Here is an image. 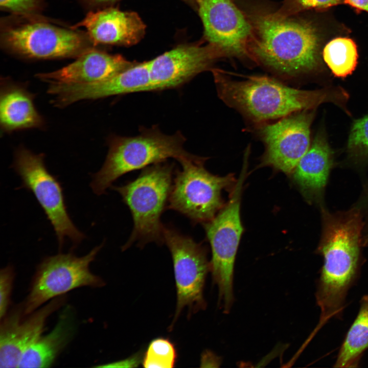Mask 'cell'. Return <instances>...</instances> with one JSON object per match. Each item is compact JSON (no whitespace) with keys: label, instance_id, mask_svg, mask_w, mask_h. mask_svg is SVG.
I'll return each instance as SVG.
<instances>
[{"label":"cell","instance_id":"6da1fadb","mask_svg":"<svg viewBox=\"0 0 368 368\" xmlns=\"http://www.w3.org/2000/svg\"><path fill=\"white\" fill-rule=\"evenodd\" d=\"M243 11L251 28L248 52L252 62L289 79L318 70L320 39L313 24L266 6Z\"/></svg>","mask_w":368,"mask_h":368},{"label":"cell","instance_id":"7a4b0ae2","mask_svg":"<svg viewBox=\"0 0 368 368\" xmlns=\"http://www.w3.org/2000/svg\"><path fill=\"white\" fill-rule=\"evenodd\" d=\"M219 98L228 106L258 125L292 113L314 110L332 103L345 109L348 95L338 88L302 90L288 86L266 76L231 78L224 72L212 69Z\"/></svg>","mask_w":368,"mask_h":368},{"label":"cell","instance_id":"3957f363","mask_svg":"<svg viewBox=\"0 0 368 368\" xmlns=\"http://www.w3.org/2000/svg\"><path fill=\"white\" fill-rule=\"evenodd\" d=\"M323 214L317 250L324 263L315 293L325 303L339 304L346 301L359 274L362 216L356 208L334 214L324 211Z\"/></svg>","mask_w":368,"mask_h":368},{"label":"cell","instance_id":"277c9868","mask_svg":"<svg viewBox=\"0 0 368 368\" xmlns=\"http://www.w3.org/2000/svg\"><path fill=\"white\" fill-rule=\"evenodd\" d=\"M186 138L180 132L168 135L158 127L142 128L134 136H112L109 150L101 169L93 176L90 187L97 195H102L118 178L128 172L174 158L196 159L199 156L183 148Z\"/></svg>","mask_w":368,"mask_h":368},{"label":"cell","instance_id":"5b68a950","mask_svg":"<svg viewBox=\"0 0 368 368\" xmlns=\"http://www.w3.org/2000/svg\"><path fill=\"white\" fill-rule=\"evenodd\" d=\"M174 172V165L166 160L144 168L137 178L123 186H111L128 207L133 221L123 250L135 242L141 247L150 242L164 243L160 217L167 209Z\"/></svg>","mask_w":368,"mask_h":368},{"label":"cell","instance_id":"8992f818","mask_svg":"<svg viewBox=\"0 0 368 368\" xmlns=\"http://www.w3.org/2000/svg\"><path fill=\"white\" fill-rule=\"evenodd\" d=\"M247 160L232 190L229 200L210 221L203 224L212 250L210 270L218 289L219 304L224 313L229 312L234 303V267L243 231L240 217L243 184Z\"/></svg>","mask_w":368,"mask_h":368},{"label":"cell","instance_id":"52a82bcc","mask_svg":"<svg viewBox=\"0 0 368 368\" xmlns=\"http://www.w3.org/2000/svg\"><path fill=\"white\" fill-rule=\"evenodd\" d=\"M205 157L184 158L175 172L167 209L188 218L193 224L212 220L224 206L223 190H233L237 180L233 174L219 176L207 171Z\"/></svg>","mask_w":368,"mask_h":368},{"label":"cell","instance_id":"ba28073f","mask_svg":"<svg viewBox=\"0 0 368 368\" xmlns=\"http://www.w3.org/2000/svg\"><path fill=\"white\" fill-rule=\"evenodd\" d=\"M1 41L9 52L31 59L78 57L94 46L87 34L36 17L5 22Z\"/></svg>","mask_w":368,"mask_h":368},{"label":"cell","instance_id":"9c48e42d","mask_svg":"<svg viewBox=\"0 0 368 368\" xmlns=\"http://www.w3.org/2000/svg\"><path fill=\"white\" fill-rule=\"evenodd\" d=\"M103 243L88 254L78 257L71 252L59 254L44 258L34 274L29 294L23 307L30 314L48 301L81 287H99L104 282L89 269Z\"/></svg>","mask_w":368,"mask_h":368},{"label":"cell","instance_id":"30bf717a","mask_svg":"<svg viewBox=\"0 0 368 368\" xmlns=\"http://www.w3.org/2000/svg\"><path fill=\"white\" fill-rule=\"evenodd\" d=\"M13 167L22 180L20 188L32 192L55 231L61 248L68 238L75 245L85 235L73 223L67 211L62 188L47 170L42 154H36L25 147L15 152Z\"/></svg>","mask_w":368,"mask_h":368},{"label":"cell","instance_id":"8fae6325","mask_svg":"<svg viewBox=\"0 0 368 368\" xmlns=\"http://www.w3.org/2000/svg\"><path fill=\"white\" fill-rule=\"evenodd\" d=\"M163 237L172 256L176 286V308L170 327L172 330L184 309H188L189 315L205 309L203 291L210 262L200 244L173 227L164 225Z\"/></svg>","mask_w":368,"mask_h":368},{"label":"cell","instance_id":"7c38bea8","mask_svg":"<svg viewBox=\"0 0 368 368\" xmlns=\"http://www.w3.org/2000/svg\"><path fill=\"white\" fill-rule=\"evenodd\" d=\"M314 110L298 111L273 123L259 125L265 150L260 165L291 174L310 147Z\"/></svg>","mask_w":368,"mask_h":368},{"label":"cell","instance_id":"4fadbf2b","mask_svg":"<svg viewBox=\"0 0 368 368\" xmlns=\"http://www.w3.org/2000/svg\"><path fill=\"white\" fill-rule=\"evenodd\" d=\"M196 9L204 38L223 57L252 61L248 52L251 28L243 10L232 0H197Z\"/></svg>","mask_w":368,"mask_h":368},{"label":"cell","instance_id":"5bb4252c","mask_svg":"<svg viewBox=\"0 0 368 368\" xmlns=\"http://www.w3.org/2000/svg\"><path fill=\"white\" fill-rule=\"evenodd\" d=\"M221 58L220 51L210 43L179 45L149 61L152 91L178 87L212 70L213 63Z\"/></svg>","mask_w":368,"mask_h":368},{"label":"cell","instance_id":"9a60e30c","mask_svg":"<svg viewBox=\"0 0 368 368\" xmlns=\"http://www.w3.org/2000/svg\"><path fill=\"white\" fill-rule=\"evenodd\" d=\"M60 296L44 306L26 315L22 306L16 308L1 319L0 367H18L27 348L42 334L48 317L64 303Z\"/></svg>","mask_w":368,"mask_h":368},{"label":"cell","instance_id":"2e32d148","mask_svg":"<svg viewBox=\"0 0 368 368\" xmlns=\"http://www.w3.org/2000/svg\"><path fill=\"white\" fill-rule=\"evenodd\" d=\"M152 91L149 61L136 62L121 73L92 84H50L48 93L56 106L63 107L80 100Z\"/></svg>","mask_w":368,"mask_h":368},{"label":"cell","instance_id":"e0dca14e","mask_svg":"<svg viewBox=\"0 0 368 368\" xmlns=\"http://www.w3.org/2000/svg\"><path fill=\"white\" fill-rule=\"evenodd\" d=\"M82 27L95 46L97 44L131 45L143 37L145 25L134 12L107 8L90 11L72 29Z\"/></svg>","mask_w":368,"mask_h":368},{"label":"cell","instance_id":"ac0fdd59","mask_svg":"<svg viewBox=\"0 0 368 368\" xmlns=\"http://www.w3.org/2000/svg\"><path fill=\"white\" fill-rule=\"evenodd\" d=\"M122 56L92 48L67 66L57 71L36 75L50 84H92L107 80L133 65Z\"/></svg>","mask_w":368,"mask_h":368},{"label":"cell","instance_id":"d6986e66","mask_svg":"<svg viewBox=\"0 0 368 368\" xmlns=\"http://www.w3.org/2000/svg\"><path fill=\"white\" fill-rule=\"evenodd\" d=\"M333 165V153L324 131H319L291 175L308 198L318 196L326 185Z\"/></svg>","mask_w":368,"mask_h":368},{"label":"cell","instance_id":"ffe728a7","mask_svg":"<svg viewBox=\"0 0 368 368\" xmlns=\"http://www.w3.org/2000/svg\"><path fill=\"white\" fill-rule=\"evenodd\" d=\"M0 121L4 131L38 127L43 121L36 110L33 96L24 87L4 81L0 97Z\"/></svg>","mask_w":368,"mask_h":368},{"label":"cell","instance_id":"44dd1931","mask_svg":"<svg viewBox=\"0 0 368 368\" xmlns=\"http://www.w3.org/2000/svg\"><path fill=\"white\" fill-rule=\"evenodd\" d=\"M70 317L62 316L53 330L40 334L22 354L18 367H48L67 343L72 333Z\"/></svg>","mask_w":368,"mask_h":368},{"label":"cell","instance_id":"7402d4cb","mask_svg":"<svg viewBox=\"0 0 368 368\" xmlns=\"http://www.w3.org/2000/svg\"><path fill=\"white\" fill-rule=\"evenodd\" d=\"M368 348V295L362 296L357 315L347 332L334 366L357 367Z\"/></svg>","mask_w":368,"mask_h":368},{"label":"cell","instance_id":"603a6c76","mask_svg":"<svg viewBox=\"0 0 368 368\" xmlns=\"http://www.w3.org/2000/svg\"><path fill=\"white\" fill-rule=\"evenodd\" d=\"M323 57L334 76L346 78L353 73L357 65V47L349 38L337 37L325 45Z\"/></svg>","mask_w":368,"mask_h":368},{"label":"cell","instance_id":"cb8c5ba5","mask_svg":"<svg viewBox=\"0 0 368 368\" xmlns=\"http://www.w3.org/2000/svg\"><path fill=\"white\" fill-rule=\"evenodd\" d=\"M176 357L173 343L168 339L158 338L149 344L143 365L147 368H171L174 366Z\"/></svg>","mask_w":368,"mask_h":368},{"label":"cell","instance_id":"d4e9b609","mask_svg":"<svg viewBox=\"0 0 368 368\" xmlns=\"http://www.w3.org/2000/svg\"><path fill=\"white\" fill-rule=\"evenodd\" d=\"M347 149L355 157L368 158V114L353 123L348 137Z\"/></svg>","mask_w":368,"mask_h":368},{"label":"cell","instance_id":"484cf974","mask_svg":"<svg viewBox=\"0 0 368 368\" xmlns=\"http://www.w3.org/2000/svg\"><path fill=\"white\" fill-rule=\"evenodd\" d=\"M43 0H0L2 9L22 17H36Z\"/></svg>","mask_w":368,"mask_h":368},{"label":"cell","instance_id":"4316f807","mask_svg":"<svg viewBox=\"0 0 368 368\" xmlns=\"http://www.w3.org/2000/svg\"><path fill=\"white\" fill-rule=\"evenodd\" d=\"M344 0H284L278 11L286 15H295L304 10L330 7Z\"/></svg>","mask_w":368,"mask_h":368},{"label":"cell","instance_id":"83f0119b","mask_svg":"<svg viewBox=\"0 0 368 368\" xmlns=\"http://www.w3.org/2000/svg\"><path fill=\"white\" fill-rule=\"evenodd\" d=\"M14 271L11 266L2 269L0 272V317L7 313L14 279Z\"/></svg>","mask_w":368,"mask_h":368},{"label":"cell","instance_id":"f1b7e54d","mask_svg":"<svg viewBox=\"0 0 368 368\" xmlns=\"http://www.w3.org/2000/svg\"><path fill=\"white\" fill-rule=\"evenodd\" d=\"M201 364L202 366H219L220 364V359L213 353L207 351L202 355Z\"/></svg>","mask_w":368,"mask_h":368},{"label":"cell","instance_id":"f546056e","mask_svg":"<svg viewBox=\"0 0 368 368\" xmlns=\"http://www.w3.org/2000/svg\"><path fill=\"white\" fill-rule=\"evenodd\" d=\"M140 360V357L139 355L135 356L134 357H131L130 359H128L126 360H123V361H120L117 362H114L113 363H111L107 364L104 365H101L97 366V367H122L124 366L125 364L129 363L131 364L132 365L133 364L134 366H136V364H139V360Z\"/></svg>","mask_w":368,"mask_h":368},{"label":"cell","instance_id":"4dcf8cb0","mask_svg":"<svg viewBox=\"0 0 368 368\" xmlns=\"http://www.w3.org/2000/svg\"><path fill=\"white\" fill-rule=\"evenodd\" d=\"M344 3L355 8L368 12V0H344Z\"/></svg>","mask_w":368,"mask_h":368},{"label":"cell","instance_id":"1f68e13d","mask_svg":"<svg viewBox=\"0 0 368 368\" xmlns=\"http://www.w3.org/2000/svg\"><path fill=\"white\" fill-rule=\"evenodd\" d=\"M83 3L91 6H97L114 2L116 0H78Z\"/></svg>","mask_w":368,"mask_h":368},{"label":"cell","instance_id":"d6a6232c","mask_svg":"<svg viewBox=\"0 0 368 368\" xmlns=\"http://www.w3.org/2000/svg\"><path fill=\"white\" fill-rule=\"evenodd\" d=\"M187 3H188L189 4L192 5L193 7L197 8V0H183Z\"/></svg>","mask_w":368,"mask_h":368},{"label":"cell","instance_id":"836d02e7","mask_svg":"<svg viewBox=\"0 0 368 368\" xmlns=\"http://www.w3.org/2000/svg\"><path fill=\"white\" fill-rule=\"evenodd\" d=\"M363 245L368 246V234L366 235V236L365 237Z\"/></svg>","mask_w":368,"mask_h":368}]
</instances>
